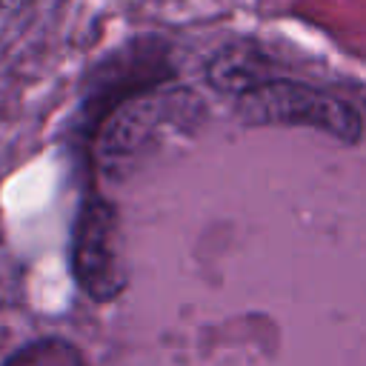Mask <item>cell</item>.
Listing matches in <instances>:
<instances>
[{
	"mask_svg": "<svg viewBox=\"0 0 366 366\" xmlns=\"http://www.w3.org/2000/svg\"><path fill=\"white\" fill-rule=\"evenodd\" d=\"M203 74H206V83L217 94H226L234 100L260 89L263 83L280 77L274 60L260 46H254L249 40L223 43L217 51L209 54Z\"/></svg>",
	"mask_w": 366,
	"mask_h": 366,
	"instance_id": "5",
	"label": "cell"
},
{
	"mask_svg": "<svg viewBox=\"0 0 366 366\" xmlns=\"http://www.w3.org/2000/svg\"><path fill=\"white\" fill-rule=\"evenodd\" d=\"M3 366H89V360L77 343L60 335H46L17 346Z\"/></svg>",
	"mask_w": 366,
	"mask_h": 366,
	"instance_id": "6",
	"label": "cell"
},
{
	"mask_svg": "<svg viewBox=\"0 0 366 366\" xmlns=\"http://www.w3.org/2000/svg\"><path fill=\"white\" fill-rule=\"evenodd\" d=\"M234 109L249 126H306L343 143H357L363 134L360 114L346 100L286 77H274L237 97Z\"/></svg>",
	"mask_w": 366,
	"mask_h": 366,
	"instance_id": "4",
	"label": "cell"
},
{
	"mask_svg": "<svg viewBox=\"0 0 366 366\" xmlns=\"http://www.w3.org/2000/svg\"><path fill=\"white\" fill-rule=\"evenodd\" d=\"M69 272L80 295L92 303H112L129 289L123 220L117 206L97 189H89L74 212Z\"/></svg>",
	"mask_w": 366,
	"mask_h": 366,
	"instance_id": "2",
	"label": "cell"
},
{
	"mask_svg": "<svg viewBox=\"0 0 366 366\" xmlns=\"http://www.w3.org/2000/svg\"><path fill=\"white\" fill-rule=\"evenodd\" d=\"M20 0H0V11H6V9H14Z\"/></svg>",
	"mask_w": 366,
	"mask_h": 366,
	"instance_id": "7",
	"label": "cell"
},
{
	"mask_svg": "<svg viewBox=\"0 0 366 366\" xmlns=\"http://www.w3.org/2000/svg\"><path fill=\"white\" fill-rule=\"evenodd\" d=\"M169 80H174L172 46L154 34L129 40L114 54L100 60L86 80V89L80 97V112L74 120V134H77L83 157L92 146L97 126L117 103H123L126 97L143 92V89H152V86H160Z\"/></svg>",
	"mask_w": 366,
	"mask_h": 366,
	"instance_id": "3",
	"label": "cell"
},
{
	"mask_svg": "<svg viewBox=\"0 0 366 366\" xmlns=\"http://www.w3.org/2000/svg\"><path fill=\"white\" fill-rule=\"evenodd\" d=\"M203 117V100L174 80L143 89L117 103L97 126L86 152V166L94 177L123 183L149 163L172 137L194 129Z\"/></svg>",
	"mask_w": 366,
	"mask_h": 366,
	"instance_id": "1",
	"label": "cell"
}]
</instances>
